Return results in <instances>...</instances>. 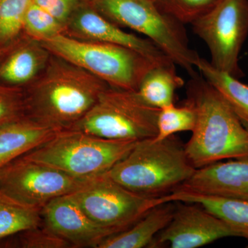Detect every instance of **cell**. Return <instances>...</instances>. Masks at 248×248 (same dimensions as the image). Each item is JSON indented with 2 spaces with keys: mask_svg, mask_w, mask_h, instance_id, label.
<instances>
[{
  "mask_svg": "<svg viewBox=\"0 0 248 248\" xmlns=\"http://www.w3.org/2000/svg\"><path fill=\"white\" fill-rule=\"evenodd\" d=\"M184 84V79L176 73L174 63L170 62L153 67L135 93L147 105L161 109L174 104V93Z\"/></svg>",
  "mask_w": 248,
  "mask_h": 248,
  "instance_id": "obj_19",
  "label": "cell"
},
{
  "mask_svg": "<svg viewBox=\"0 0 248 248\" xmlns=\"http://www.w3.org/2000/svg\"><path fill=\"white\" fill-rule=\"evenodd\" d=\"M78 1H87V0H78Z\"/></svg>",
  "mask_w": 248,
  "mask_h": 248,
  "instance_id": "obj_31",
  "label": "cell"
},
{
  "mask_svg": "<svg viewBox=\"0 0 248 248\" xmlns=\"http://www.w3.org/2000/svg\"><path fill=\"white\" fill-rule=\"evenodd\" d=\"M58 130L27 117L0 126V169L53 138Z\"/></svg>",
  "mask_w": 248,
  "mask_h": 248,
  "instance_id": "obj_16",
  "label": "cell"
},
{
  "mask_svg": "<svg viewBox=\"0 0 248 248\" xmlns=\"http://www.w3.org/2000/svg\"><path fill=\"white\" fill-rule=\"evenodd\" d=\"M159 110L142 102L135 91L109 87L94 107L68 130L115 141L154 138L157 134Z\"/></svg>",
  "mask_w": 248,
  "mask_h": 248,
  "instance_id": "obj_7",
  "label": "cell"
},
{
  "mask_svg": "<svg viewBox=\"0 0 248 248\" xmlns=\"http://www.w3.org/2000/svg\"><path fill=\"white\" fill-rule=\"evenodd\" d=\"M196 170L184 146L172 135L161 141L151 138L137 141L107 174L135 193L161 197L190 179Z\"/></svg>",
  "mask_w": 248,
  "mask_h": 248,
  "instance_id": "obj_3",
  "label": "cell"
},
{
  "mask_svg": "<svg viewBox=\"0 0 248 248\" xmlns=\"http://www.w3.org/2000/svg\"><path fill=\"white\" fill-rule=\"evenodd\" d=\"M196 123V112L193 107L186 103L178 107L174 104L160 109L157 118V134L155 141H161L179 132L192 131Z\"/></svg>",
  "mask_w": 248,
  "mask_h": 248,
  "instance_id": "obj_22",
  "label": "cell"
},
{
  "mask_svg": "<svg viewBox=\"0 0 248 248\" xmlns=\"http://www.w3.org/2000/svg\"><path fill=\"white\" fill-rule=\"evenodd\" d=\"M164 198L166 202L200 204L229 225L239 237L248 240V202L181 188L174 189Z\"/></svg>",
  "mask_w": 248,
  "mask_h": 248,
  "instance_id": "obj_17",
  "label": "cell"
},
{
  "mask_svg": "<svg viewBox=\"0 0 248 248\" xmlns=\"http://www.w3.org/2000/svg\"><path fill=\"white\" fill-rule=\"evenodd\" d=\"M26 117L24 88L0 81V126Z\"/></svg>",
  "mask_w": 248,
  "mask_h": 248,
  "instance_id": "obj_26",
  "label": "cell"
},
{
  "mask_svg": "<svg viewBox=\"0 0 248 248\" xmlns=\"http://www.w3.org/2000/svg\"><path fill=\"white\" fill-rule=\"evenodd\" d=\"M187 101L196 112L195 128L184 145L196 169L223 160L248 159V130L221 93L207 80L192 77Z\"/></svg>",
  "mask_w": 248,
  "mask_h": 248,
  "instance_id": "obj_2",
  "label": "cell"
},
{
  "mask_svg": "<svg viewBox=\"0 0 248 248\" xmlns=\"http://www.w3.org/2000/svg\"><path fill=\"white\" fill-rule=\"evenodd\" d=\"M41 44L50 53L81 67L110 87L125 91L135 92L153 67L164 64L127 47L78 40L66 34Z\"/></svg>",
  "mask_w": 248,
  "mask_h": 248,
  "instance_id": "obj_5",
  "label": "cell"
},
{
  "mask_svg": "<svg viewBox=\"0 0 248 248\" xmlns=\"http://www.w3.org/2000/svg\"><path fill=\"white\" fill-rule=\"evenodd\" d=\"M72 195L95 224L112 235L125 231L152 208L166 203L164 197L135 193L107 174L89 181Z\"/></svg>",
  "mask_w": 248,
  "mask_h": 248,
  "instance_id": "obj_8",
  "label": "cell"
},
{
  "mask_svg": "<svg viewBox=\"0 0 248 248\" xmlns=\"http://www.w3.org/2000/svg\"><path fill=\"white\" fill-rule=\"evenodd\" d=\"M192 26L209 49L212 66L242 78L239 55L248 36V0H218Z\"/></svg>",
  "mask_w": 248,
  "mask_h": 248,
  "instance_id": "obj_9",
  "label": "cell"
},
{
  "mask_svg": "<svg viewBox=\"0 0 248 248\" xmlns=\"http://www.w3.org/2000/svg\"><path fill=\"white\" fill-rule=\"evenodd\" d=\"M6 166H5V167L0 169V178H1V176H2V174H4L5 169H6Z\"/></svg>",
  "mask_w": 248,
  "mask_h": 248,
  "instance_id": "obj_30",
  "label": "cell"
},
{
  "mask_svg": "<svg viewBox=\"0 0 248 248\" xmlns=\"http://www.w3.org/2000/svg\"><path fill=\"white\" fill-rule=\"evenodd\" d=\"M205 80L213 85L228 103L235 115L248 130V86L239 79L217 70L205 59L196 63Z\"/></svg>",
  "mask_w": 248,
  "mask_h": 248,
  "instance_id": "obj_20",
  "label": "cell"
},
{
  "mask_svg": "<svg viewBox=\"0 0 248 248\" xmlns=\"http://www.w3.org/2000/svg\"><path fill=\"white\" fill-rule=\"evenodd\" d=\"M89 182L21 156L6 166L0 178V190L24 205L42 210L50 201L74 193Z\"/></svg>",
  "mask_w": 248,
  "mask_h": 248,
  "instance_id": "obj_10",
  "label": "cell"
},
{
  "mask_svg": "<svg viewBox=\"0 0 248 248\" xmlns=\"http://www.w3.org/2000/svg\"><path fill=\"white\" fill-rule=\"evenodd\" d=\"M176 206L172 218L151 246L169 244L172 248H197L239 234L200 204Z\"/></svg>",
  "mask_w": 248,
  "mask_h": 248,
  "instance_id": "obj_11",
  "label": "cell"
},
{
  "mask_svg": "<svg viewBox=\"0 0 248 248\" xmlns=\"http://www.w3.org/2000/svg\"><path fill=\"white\" fill-rule=\"evenodd\" d=\"M65 30L63 24L32 0L24 17V35L42 42L64 34Z\"/></svg>",
  "mask_w": 248,
  "mask_h": 248,
  "instance_id": "obj_23",
  "label": "cell"
},
{
  "mask_svg": "<svg viewBox=\"0 0 248 248\" xmlns=\"http://www.w3.org/2000/svg\"><path fill=\"white\" fill-rule=\"evenodd\" d=\"M109 87L81 67L51 54L45 69L24 88L26 117L55 130H66Z\"/></svg>",
  "mask_w": 248,
  "mask_h": 248,
  "instance_id": "obj_1",
  "label": "cell"
},
{
  "mask_svg": "<svg viewBox=\"0 0 248 248\" xmlns=\"http://www.w3.org/2000/svg\"><path fill=\"white\" fill-rule=\"evenodd\" d=\"M66 27L71 15L78 6V0H32Z\"/></svg>",
  "mask_w": 248,
  "mask_h": 248,
  "instance_id": "obj_28",
  "label": "cell"
},
{
  "mask_svg": "<svg viewBox=\"0 0 248 248\" xmlns=\"http://www.w3.org/2000/svg\"><path fill=\"white\" fill-rule=\"evenodd\" d=\"M173 202L150 210L128 229L108 236L97 248H141L151 246L155 236L169 225L176 206Z\"/></svg>",
  "mask_w": 248,
  "mask_h": 248,
  "instance_id": "obj_18",
  "label": "cell"
},
{
  "mask_svg": "<svg viewBox=\"0 0 248 248\" xmlns=\"http://www.w3.org/2000/svg\"><path fill=\"white\" fill-rule=\"evenodd\" d=\"M43 226L73 248H94L112 234L98 226L80 208L72 194L50 201L41 210Z\"/></svg>",
  "mask_w": 248,
  "mask_h": 248,
  "instance_id": "obj_13",
  "label": "cell"
},
{
  "mask_svg": "<svg viewBox=\"0 0 248 248\" xmlns=\"http://www.w3.org/2000/svg\"><path fill=\"white\" fill-rule=\"evenodd\" d=\"M136 143L104 140L66 129L58 130L53 138L22 156L88 182L107 174Z\"/></svg>",
  "mask_w": 248,
  "mask_h": 248,
  "instance_id": "obj_4",
  "label": "cell"
},
{
  "mask_svg": "<svg viewBox=\"0 0 248 248\" xmlns=\"http://www.w3.org/2000/svg\"><path fill=\"white\" fill-rule=\"evenodd\" d=\"M94 9L120 27L146 36L173 62L191 77L197 76L200 58L189 46L182 24L155 4L153 0H92Z\"/></svg>",
  "mask_w": 248,
  "mask_h": 248,
  "instance_id": "obj_6",
  "label": "cell"
},
{
  "mask_svg": "<svg viewBox=\"0 0 248 248\" xmlns=\"http://www.w3.org/2000/svg\"><path fill=\"white\" fill-rule=\"evenodd\" d=\"M218 0H166L161 11L182 24L195 22Z\"/></svg>",
  "mask_w": 248,
  "mask_h": 248,
  "instance_id": "obj_25",
  "label": "cell"
},
{
  "mask_svg": "<svg viewBox=\"0 0 248 248\" xmlns=\"http://www.w3.org/2000/svg\"><path fill=\"white\" fill-rule=\"evenodd\" d=\"M64 34L78 40L127 47L156 63L173 62L151 41L122 30L91 5H78L67 22Z\"/></svg>",
  "mask_w": 248,
  "mask_h": 248,
  "instance_id": "obj_12",
  "label": "cell"
},
{
  "mask_svg": "<svg viewBox=\"0 0 248 248\" xmlns=\"http://www.w3.org/2000/svg\"><path fill=\"white\" fill-rule=\"evenodd\" d=\"M51 53L38 41L20 36L8 46L0 62V81L24 88L45 69Z\"/></svg>",
  "mask_w": 248,
  "mask_h": 248,
  "instance_id": "obj_15",
  "label": "cell"
},
{
  "mask_svg": "<svg viewBox=\"0 0 248 248\" xmlns=\"http://www.w3.org/2000/svg\"><path fill=\"white\" fill-rule=\"evenodd\" d=\"M42 225L41 209L24 205L0 190V240Z\"/></svg>",
  "mask_w": 248,
  "mask_h": 248,
  "instance_id": "obj_21",
  "label": "cell"
},
{
  "mask_svg": "<svg viewBox=\"0 0 248 248\" xmlns=\"http://www.w3.org/2000/svg\"><path fill=\"white\" fill-rule=\"evenodd\" d=\"M7 46L2 47L0 46V62H1V59H2L3 56H4L5 52L7 50Z\"/></svg>",
  "mask_w": 248,
  "mask_h": 248,
  "instance_id": "obj_29",
  "label": "cell"
},
{
  "mask_svg": "<svg viewBox=\"0 0 248 248\" xmlns=\"http://www.w3.org/2000/svg\"><path fill=\"white\" fill-rule=\"evenodd\" d=\"M177 188L248 202V159L220 161L197 169Z\"/></svg>",
  "mask_w": 248,
  "mask_h": 248,
  "instance_id": "obj_14",
  "label": "cell"
},
{
  "mask_svg": "<svg viewBox=\"0 0 248 248\" xmlns=\"http://www.w3.org/2000/svg\"><path fill=\"white\" fill-rule=\"evenodd\" d=\"M32 0H0V46H7L23 32L24 17Z\"/></svg>",
  "mask_w": 248,
  "mask_h": 248,
  "instance_id": "obj_24",
  "label": "cell"
},
{
  "mask_svg": "<svg viewBox=\"0 0 248 248\" xmlns=\"http://www.w3.org/2000/svg\"><path fill=\"white\" fill-rule=\"evenodd\" d=\"M19 245L23 248H73L66 240L42 226L19 233Z\"/></svg>",
  "mask_w": 248,
  "mask_h": 248,
  "instance_id": "obj_27",
  "label": "cell"
}]
</instances>
